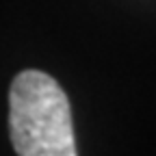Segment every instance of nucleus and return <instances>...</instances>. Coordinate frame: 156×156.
<instances>
[{
    "mask_svg": "<svg viewBox=\"0 0 156 156\" xmlns=\"http://www.w3.org/2000/svg\"><path fill=\"white\" fill-rule=\"evenodd\" d=\"M9 132L17 156H78L69 100L52 76L26 69L9 91Z\"/></svg>",
    "mask_w": 156,
    "mask_h": 156,
    "instance_id": "obj_1",
    "label": "nucleus"
}]
</instances>
